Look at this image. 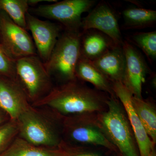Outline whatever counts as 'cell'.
<instances>
[{"label": "cell", "instance_id": "obj_1", "mask_svg": "<svg viewBox=\"0 0 156 156\" xmlns=\"http://www.w3.org/2000/svg\"><path fill=\"white\" fill-rule=\"evenodd\" d=\"M109 97L76 79L53 87L49 94L31 105L47 109L59 117L97 114L106 110Z\"/></svg>", "mask_w": 156, "mask_h": 156}, {"label": "cell", "instance_id": "obj_2", "mask_svg": "<svg viewBox=\"0 0 156 156\" xmlns=\"http://www.w3.org/2000/svg\"><path fill=\"white\" fill-rule=\"evenodd\" d=\"M16 122L18 136L27 142L41 147H61L63 143L61 117L31 105Z\"/></svg>", "mask_w": 156, "mask_h": 156}, {"label": "cell", "instance_id": "obj_3", "mask_svg": "<svg viewBox=\"0 0 156 156\" xmlns=\"http://www.w3.org/2000/svg\"><path fill=\"white\" fill-rule=\"evenodd\" d=\"M108 139L122 156H140L134 132L122 105L116 96H110L107 108L96 115Z\"/></svg>", "mask_w": 156, "mask_h": 156}, {"label": "cell", "instance_id": "obj_4", "mask_svg": "<svg viewBox=\"0 0 156 156\" xmlns=\"http://www.w3.org/2000/svg\"><path fill=\"white\" fill-rule=\"evenodd\" d=\"M96 115L61 117L63 142L69 145L100 147L111 152L119 154L101 128Z\"/></svg>", "mask_w": 156, "mask_h": 156}, {"label": "cell", "instance_id": "obj_5", "mask_svg": "<svg viewBox=\"0 0 156 156\" xmlns=\"http://www.w3.org/2000/svg\"><path fill=\"white\" fill-rule=\"evenodd\" d=\"M82 32L65 30L60 34L48 61L44 64L51 77L54 76L62 83L77 78L75 70L80 56Z\"/></svg>", "mask_w": 156, "mask_h": 156}, {"label": "cell", "instance_id": "obj_6", "mask_svg": "<svg viewBox=\"0 0 156 156\" xmlns=\"http://www.w3.org/2000/svg\"><path fill=\"white\" fill-rule=\"evenodd\" d=\"M15 72L17 82L31 105L41 100L53 88L52 78L38 55L16 60Z\"/></svg>", "mask_w": 156, "mask_h": 156}, {"label": "cell", "instance_id": "obj_7", "mask_svg": "<svg viewBox=\"0 0 156 156\" xmlns=\"http://www.w3.org/2000/svg\"><path fill=\"white\" fill-rule=\"evenodd\" d=\"M95 0H64L31 9L34 14L59 22L65 30L82 31V15L94 6Z\"/></svg>", "mask_w": 156, "mask_h": 156}, {"label": "cell", "instance_id": "obj_8", "mask_svg": "<svg viewBox=\"0 0 156 156\" xmlns=\"http://www.w3.org/2000/svg\"><path fill=\"white\" fill-rule=\"evenodd\" d=\"M0 44L12 59L37 55L34 44L27 30L19 26L0 10Z\"/></svg>", "mask_w": 156, "mask_h": 156}, {"label": "cell", "instance_id": "obj_9", "mask_svg": "<svg viewBox=\"0 0 156 156\" xmlns=\"http://www.w3.org/2000/svg\"><path fill=\"white\" fill-rule=\"evenodd\" d=\"M81 30L82 32L91 30L98 31L118 46H122L124 42L116 14L106 2H100L82 19Z\"/></svg>", "mask_w": 156, "mask_h": 156}, {"label": "cell", "instance_id": "obj_10", "mask_svg": "<svg viewBox=\"0 0 156 156\" xmlns=\"http://www.w3.org/2000/svg\"><path fill=\"white\" fill-rule=\"evenodd\" d=\"M26 18L27 30L32 34L38 56L45 64L60 36L61 27L48 20L39 19L29 12Z\"/></svg>", "mask_w": 156, "mask_h": 156}, {"label": "cell", "instance_id": "obj_11", "mask_svg": "<svg viewBox=\"0 0 156 156\" xmlns=\"http://www.w3.org/2000/svg\"><path fill=\"white\" fill-rule=\"evenodd\" d=\"M125 55V71L122 83L133 96L142 98V86L148 73L147 65L141 54L131 44L122 45Z\"/></svg>", "mask_w": 156, "mask_h": 156}, {"label": "cell", "instance_id": "obj_12", "mask_svg": "<svg viewBox=\"0 0 156 156\" xmlns=\"http://www.w3.org/2000/svg\"><path fill=\"white\" fill-rule=\"evenodd\" d=\"M115 95L122 104L133 130L139 150L140 156H149L155 149L132 105V95L122 82L112 83Z\"/></svg>", "mask_w": 156, "mask_h": 156}, {"label": "cell", "instance_id": "obj_13", "mask_svg": "<svg viewBox=\"0 0 156 156\" xmlns=\"http://www.w3.org/2000/svg\"><path fill=\"white\" fill-rule=\"evenodd\" d=\"M30 105L17 81L0 77V108L11 120L16 121Z\"/></svg>", "mask_w": 156, "mask_h": 156}, {"label": "cell", "instance_id": "obj_14", "mask_svg": "<svg viewBox=\"0 0 156 156\" xmlns=\"http://www.w3.org/2000/svg\"><path fill=\"white\" fill-rule=\"evenodd\" d=\"M91 62L112 83L122 81L126 60L122 46L115 45L99 58Z\"/></svg>", "mask_w": 156, "mask_h": 156}, {"label": "cell", "instance_id": "obj_15", "mask_svg": "<svg viewBox=\"0 0 156 156\" xmlns=\"http://www.w3.org/2000/svg\"><path fill=\"white\" fill-rule=\"evenodd\" d=\"M115 45L111 39L98 31L91 30L82 32L80 57L93 61Z\"/></svg>", "mask_w": 156, "mask_h": 156}, {"label": "cell", "instance_id": "obj_16", "mask_svg": "<svg viewBox=\"0 0 156 156\" xmlns=\"http://www.w3.org/2000/svg\"><path fill=\"white\" fill-rule=\"evenodd\" d=\"M77 79L92 84L94 88L105 92L110 96H116L112 83L92 64V62L80 57L75 70Z\"/></svg>", "mask_w": 156, "mask_h": 156}, {"label": "cell", "instance_id": "obj_17", "mask_svg": "<svg viewBox=\"0 0 156 156\" xmlns=\"http://www.w3.org/2000/svg\"><path fill=\"white\" fill-rule=\"evenodd\" d=\"M66 154V152L62 147L49 148L37 146L18 136L0 156H65Z\"/></svg>", "mask_w": 156, "mask_h": 156}, {"label": "cell", "instance_id": "obj_18", "mask_svg": "<svg viewBox=\"0 0 156 156\" xmlns=\"http://www.w3.org/2000/svg\"><path fill=\"white\" fill-rule=\"evenodd\" d=\"M132 105L146 131L154 144L156 143V110L150 101L133 96Z\"/></svg>", "mask_w": 156, "mask_h": 156}, {"label": "cell", "instance_id": "obj_19", "mask_svg": "<svg viewBox=\"0 0 156 156\" xmlns=\"http://www.w3.org/2000/svg\"><path fill=\"white\" fill-rule=\"evenodd\" d=\"M125 27L141 29L154 25L156 21V11L142 8H128L122 12Z\"/></svg>", "mask_w": 156, "mask_h": 156}, {"label": "cell", "instance_id": "obj_20", "mask_svg": "<svg viewBox=\"0 0 156 156\" xmlns=\"http://www.w3.org/2000/svg\"><path fill=\"white\" fill-rule=\"evenodd\" d=\"M28 0H0V10L5 12L11 20L27 30L26 14L29 9Z\"/></svg>", "mask_w": 156, "mask_h": 156}, {"label": "cell", "instance_id": "obj_21", "mask_svg": "<svg viewBox=\"0 0 156 156\" xmlns=\"http://www.w3.org/2000/svg\"><path fill=\"white\" fill-rule=\"evenodd\" d=\"M132 41L145 53L149 59L154 60L156 58V31L140 32L132 37Z\"/></svg>", "mask_w": 156, "mask_h": 156}, {"label": "cell", "instance_id": "obj_22", "mask_svg": "<svg viewBox=\"0 0 156 156\" xmlns=\"http://www.w3.org/2000/svg\"><path fill=\"white\" fill-rule=\"evenodd\" d=\"M18 136L16 121L10 120L0 126V154L10 147Z\"/></svg>", "mask_w": 156, "mask_h": 156}, {"label": "cell", "instance_id": "obj_23", "mask_svg": "<svg viewBox=\"0 0 156 156\" xmlns=\"http://www.w3.org/2000/svg\"><path fill=\"white\" fill-rule=\"evenodd\" d=\"M0 77L17 80L15 61L9 56L0 44Z\"/></svg>", "mask_w": 156, "mask_h": 156}, {"label": "cell", "instance_id": "obj_24", "mask_svg": "<svg viewBox=\"0 0 156 156\" xmlns=\"http://www.w3.org/2000/svg\"><path fill=\"white\" fill-rule=\"evenodd\" d=\"M61 147L66 152L65 156H102L100 152L89 148L88 146L69 145L63 142Z\"/></svg>", "mask_w": 156, "mask_h": 156}, {"label": "cell", "instance_id": "obj_25", "mask_svg": "<svg viewBox=\"0 0 156 156\" xmlns=\"http://www.w3.org/2000/svg\"><path fill=\"white\" fill-rule=\"evenodd\" d=\"M11 120L7 113L0 108V126Z\"/></svg>", "mask_w": 156, "mask_h": 156}, {"label": "cell", "instance_id": "obj_26", "mask_svg": "<svg viewBox=\"0 0 156 156\" xmlns=\"http://www.w3.org/2000/svg\"><path fill=\"white\" fill-rule=\"evenodd\" d=\"M56 2V0H28L29 5L30 6H35L39 3L41 2Z\"/></svg>", "mask_w": 156, "mask_h": 156}, {"label": "cell", "instance_id": "obj_27", "mask_svg": "<svg viewBox=\"0 0 156 156\" xmlns=\"http://www.w3.org/2000/svg\"><path fill=\"white\" fill-rule=\"evenodd\" d=\"M149 156H156V153L155 149L152 151L151 152V153Z\"/></svg>", "mask_w": 156, "mask_h": 156}, {"label": "cell", "instance_id": "obj_28", "mask_svg": "<svg viewBox=\"0 0 156 156\" xmlns=\"http://www.w3.org/2000/svg\"><path fill=\"white\" fill-rule=\"evenodd\" d=\"M112 154L113 155L111 156H122L120 154L114 153H113Z\"/></svg>", "mask_w": 156, "mask_h": 156}]
</instances>
